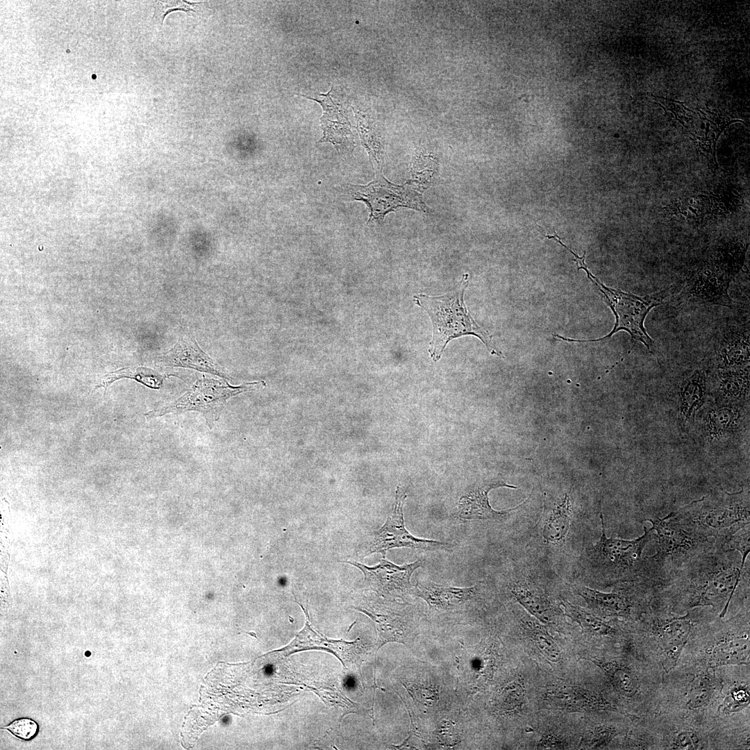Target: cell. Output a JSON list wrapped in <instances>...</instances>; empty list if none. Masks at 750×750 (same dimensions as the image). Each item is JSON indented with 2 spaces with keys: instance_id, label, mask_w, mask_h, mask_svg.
I'll list each match as a JSON object with an SVG mask.
<instances>
[{
  "instance_id": "obj_35",
  "label": "cell",
  "mask_w": 750,
  "mask_h": 750,
  "mask_svg": "<svg viewBox=\"0 0 750 750\" xmlns=\"http://www.w3.org/2000/svg\"><path fill=\"white\" fill-rule=\"evenodd\" d=\"M616 734V731L610 726H597L585 734L580 746L585 749H597L608 744Z\"/></svg>"
},
{
  "instance_id": "obj_31",
  "label": "cell",
  "mask_w": 750,
  "mask_h": 750,
  "mask_svg": "<svg viewBox=\"0 0 750 750\" xmlns=\"http://www.w3.org/2000/svg\"><path fill=\"white\" fill-rule=\"evenodd\" d=\"M739 410L729 406L711 408L706 415L704 429L714 439L735 431L739 425Z\"/></svg>"
},
{
  "instance_id": "obj_17",
  "label": "cell",
  "mask_w": 750,
  "mask_h": 750,
  "mask_svg": "<svg viewBox=\"0 0 750 750\" xmlns=\"http://www.w3.org/2000/svg\"><path fill=\"white\" fill-rule=\"evenodd\" d=\"M331 90L320 94V98L303 96L318 102L323 108L321 122L324 133L320 142H329L340 148L353 147L354 137L351 124L342 104L333 100Z\"/></svg>"
},
{
  "instance_id": "obj_37",
  "label": "cell",
  "mask_w": 750,
  "mask_h": 750,
  "mask_svg": "<svg viewBox=\"0 0 750 750\" xmlns=\"http://www.w3.org/2000/svg\"><path fill=\"white\" fill-rule=\"evenodd\" d=\"M749 704V690L747 686L735 688L724 699L722 709L724 712H735Z\"/></svg>"
},
{
  "instance_id": "obj_1",
  "label": "cell",
  "mask_w": 750,
  "mask_h": 750,
  "mask_svg": "<svg viewBox=\"0 0 750 750\" xmlns=\"http://www.w3.org/2000/svg\"><path fill=\"white\" fill-rule=\"evenodd\" d=\"M738 551L715 543L682 567L656 597L674 610L710 607L726 615L741 584L749 583V568Z\"/></svg>"
},
{
  "instance_id": "obj_13",
  "label": "cell",
  "mask_w": 750,
  "mask_h": 750,
  "mask_svg": "<svg viewBox=\"0 0 750 750\" xmlns=\"http://www.w3.org/2000/svg\"><path fill=\"white\" fill-rule=\"evenodd\" d=\"M358 568L364 575L362 585L383 597H401L411 593L412 573L423 565L424 560L397 565L383 558L379 563L369 567L356 561H343Z\"/></svg>"
},
{
  "instance_id": "obj_4",
  "label": "cell",
  "mask_w": 750,
  "mask_h": 750,
  "mask_svg": "<svg viewBox=\"0 0 750 750\" xmlns=\"http://www.w3.org/2000/svg\"><path fill=\"white\" fill-rule=\"evenodd\" d=\"M696 532L723 547L738 531L749 524V497L744 490L703 497L673 512Z\"/></svg>"
},
{
  "instance_id": "obj_3",
  "label": "cell",
  "mask_w": 750,
  "mask_h": 750,
  "mask_svg": "<svg viewBox=\"0 0 750 750\" xmlns=\"http://www.w3.org/2000/svg\"><path fill=\"white\" fill-rule=\"evenodd\" d=\"M656 533L658 547L655 554L644 557L641 577L659 585L669 578L692 559L715 544L677 519L673 512L663 518L651 517Z\"/></svg>"
},
{
  "instance_id": "obj_40",
  "label": "cell",
  "mask_w": 750,
  "mask_h": 750,
  "mask_svg": "<svg viewBox=\"0 0 750 750\" xmlns=\"http://www.w3.org/2000/svg\"><path fill=\"white\" fill-rule=\"evenodd\" d=\"M699 742L697 735L694 732L683 731L676 735L672 744V749L681 750L697 749L699 747Z\"/></svg>"
},
{
  "instance_id": "obj_10",
  "label": "cell",
  "mask_w": 750,
  "mask_h": 750,
  "mask_svg": "<svg viewBox=\"0 0 750 750\" xmlns=\"http://www.w3.org/2000/svg\"><path fill=\"white\" fill-rule=\"evenodd\" d=\"M407 490L397 487L395 501L385 524L374 533L364 556L379 553L385 558L386 553L395 548H410L424 551H452L454 544L446 542L419 538L413 536L405 526L403 507Z\"/></svg>"
},
{
  "instance_id": "obj_11",
  "label": "cell",
  "mask_w": 750,
  "mask_h": 750,
  "mask_svg": "<svg viewBox=\"0 0 750 750\" xmlns=\"http://www.w3.org/2000/svg\"><path fill=\"white\" fill-rule=\"evenodd\" d=\"M656 102L671 113L692 136L699 147L715 158L717 140L723 130L730 124L742 122L733 119L715 111L690 109L682 102L662 97L653 96Z\"/></svg>"
},
{
  "instance_id": "obj_32",
  "label": "cell",
  "mask_w": 750,
  "mask_h": 750,
  "mask_svg": "<svg viewBox=\"0 0 750 750\" xmlns=\"http://www.w3.org/2000/svg\"><path fill=\"white\" fill-rule=\"evenodd\" d=\"M522 626L545 658L554 662L560 660L561 652L558 645L542 626L533 619H524Z\"/></svg>"
},
{
  "instance_id": "obj_36",
  "label": "cell",
  "mask_w": 750,
  "mask_h": 750,
  "mask_svg": "<svg viewBox=\"0 0 750 750\" xmlns=\"http://www.w3.org/2000/svg\"><path fill=\"white\" fill-rule=\"evenodd\" d=\"M197 3H192L185 1H156L155 6L154 17L162 24L165 17L169 13L176 11L182 10L190 15L192 12H195V7L197 6Z\"/></svg>"
},
{
  "instance_id": "obj_22",
  "label": "cell",
  "mask_w": 750,
  "mask_h": 750,
  "mask_svg": "<svg viewBox=\"0 0 750 750\" xmlns=\"http://www.w3.org/2000/svg\"><path fill=\"white\" fill-rule=\"evenodd\" d=\"M361 142L376 171H381L384 159V138L378 122L368 110L353 108Z\"/></svg>"
},
{
  "instance_id": "obj_39",
  "label": "cell",
  "mask_w": 750,
  "mask_h": 750,
  "mask_svg": "<svg viewBox=\"0 0 750 750\" xmlns=\"http://www.w3.org/2000/svg\"><path fill=\"white\" fill-rule=\"evenodd\" d=\"M503 703L509 710L520 708L524 701V689L519 683H512L503 692Z\"/></svg>"
},
{
  "instance_id": "obj_38",
  "label": "cell",
  "mask_w": 750,
  "mask_h": 750,
  "mask_svg": "<svg viewBox=\"0 0 750 750\" xmlns=\"http://www.w3.org/2000/svg\"><path fill=\"white\" fill-rule=\"evenodd\" d=\"M3 728L22 740H29L37 735L39 727L38 724L31 719L20 718L13 721Z\"/></svg>"
},
{
  "instance_id": "obj_19",
  "label": "cell",
  "mask_w": 750,
  "mask_h": 750,
  "mask_svg": "<svg viewBox=\"0 0 750 750\" xmlns=\"http://www.w3.org/2000/svg\"><path fill=\"white\" fill-rule=\"evenodd\" d=\"M478 588V584L467 588H456L426 580L417 581L411 593L423 599L431 608L447 610L473 599Z\"/></svg>"
},
{
  "instance_id": "obj_18",
  "label": "cell",
  "mask_w": 750,
  "mask_h": 750,
  "mask_svg": "<svg viewBox=\"0 0 750 750\" xmlns=\"http://www.w3.org/2000/svg\"><path fill=\"white\" fill-rule=\"evenodd\" d=\"M545 700L551 706L567 712L618 709L603 697L590 691L570 685H553L545 694Z\"/></svg>"
},
{
  "instance_id": "obj_5",
  "label": "cell",
  "mask_w": 750,
  "mask_h": 750,
  "mask_svg": "<svg viewBox=\"0 0 750 750\" xmlns=\"http://www.w3.org/2000/svg\"><path fill=\"white\" fill-rule=\"evenodd\" d=\"M600 518V538L585 552V564L591 577L603 585H617L640 578L642 552L651 539V528L644 526L643 535L633 540L608 538L601 512Z\"/></svg>"
},
{
  "instance_id": "obj_12",
  "label": "cell",
  "mask_w": 750,
  "mask_h": 750,
  "mask_svg": "<svg viewBox=\"0 0 750 750\" xmlns=\"http://www.w3.org/2000/svg\"><path fill=\"white\" fill-rule=\"evenodd\" d=\"M732 278L730 272L714 265H704L688 279L678 300L731 308L734 301L729 297L728 290Z\"/></svg>"
},
{
  "instance_id": "obj_33",
  "label": "cell",
  "mask_w": 750,
  "mask_h": 750,
  "mask_svg": "<svg viewBox=\"0 0 750 750\" xmlns=\"http://www.w3.org/2000/svg\"><path fill=\"white\" fill-rule=\"evenodd\" d=\"M715 680L708 674L697 676L688 690V706L692 708L708 706L715 695Z\"/></svg>"
},
{
  "instance_id": "obj_26",
  "label": "cell",
  "mask_w": 750,
  "mask_h": 750,
  "mask_svg": "<svg viewBox=\"0 0 750 750\" xmlns=\"http://www.w3.org/2000/svg\"><path fill=\"white\" fill-rule=\"evenodd\" d=\"M607 676L614 688L626 697H634L639 690L637 676L627 667L615 661L591 659Z\"/></svg>"
},
{
  "instance_id": "obj_30",
  "label": "cell",
  "mask_w": 750,
  "mask_h": 750,
  "mask_svg": "<svg viewBox=\"0 0 750 750\" xmlns=\"http://www.w3.org/2000/svg\"><path fill=\"white\" fill-rule=\"evenodd\" d=\"M376 623L378 632V648L388 642H403L407 634L406 622L395 613L381 614L372 610L360 609Z\"/></svg>"
},
{
  "instance_id": "obj_20",
  "label": "cell",
  "mask_w": 750,
  "mask_h": 750,
  "mask_svg": "<svg viewBox=\"0 0 750 750\" xmlns=\"http://www.w3.org/2000/svg\"><path fill=\"white\" fill-rule=\"evenodd\" d=\"M165 366L190 367L226 378L218 365L192 339L182 338L161 359Z\"/></svg>"
},
{
  "instance_id": "obj_7",
  "label": "cell",
  "mask_w": 750,
  "mask_h": 750,
  "mask_svg": "<svg viewBox=\"0 0 750 750\" xmlns=\"http://www.w3.org/2000/svg\"><path fill=\"white\" fill-rule=\"evenodd\" d=\"M351 199L364 202L369 211L368 222H383L385 216L399 208L429 212L430 208L423 201L422 192L409 180L403 185H397L386 179L381 171L374 180L366 185H348Z\"/></svg>"
},
{
  "instance_id": "obj_41",
  "label": "cell",
  "mask_w": 750,
  "mask_h": 750,
  "mask_svg": "<svg viewBox=\"0 0 750 750\" xmlns=\"http://www.w3.org/2000/svg\"><path fill=\"white\" fill-rule=\"evenodd\" d=\"M562 747V740L552 735H547L543 738L538 745L540 749H560Z\"/></svg>"
},
{
  "instance_id": "obj_9",
  "label": "cell",
  "mask_w": 750,
  "mask_h": 750,
  "mask_svg": "<svg viewBox=\"0 0 750 750\" xmlns=\"http://www.w3.org/2000/svg\"><path fill=\"white\" fill-rule=\"evenodd\" d=\"M257 383L258 382L233 387L222 381L203 378L197 381L192 390L175 401L152 410L146 415L147 417H154L194 410L201 412L208 426H211L219 419L228 398L250 390L251 385Z\"/></svg>"
},
{
  "instance_id": "obj_29",
  "label": "cell",
  "mask_w": 750,
  "mask_h": 750,
  "mask_svg": "<svg viewBox=\"0 0 750 750\" xmlns=\"http://www.w3.org/2000/svg\"><path fill=\"white\" fill-rule=\"evenodd\" d=\"M562 605L566 615L590 635L612 636L617 631V629L612 624L580 606L574 605L567 601H563Z\"/></svg>"
},
{
  "instance_id": "obj_14",
  "label": "cell",
  "mask_w": 750,
  "mask_h": 750,
  "mask_svg": "<svg viewBox=\"0 0 750 750\" xmlns=\"http://www.w3.org/2000/svg\"><path fill=\"white\" fill-rule=\"evenodd\" d=\"M694 612L683 616L651 615L648 619L651 628L660 640L667 672L677 664L681 654L697 624Z\"/></svg>"
},
{
  "instance_id": "obj_27",
  "label": "cell",
  "mask_w": 750,
  "mask_h": 750,
  "mask_svg": "<svg viewBox=\"0 0 750 750\" xmlns=\"http://www.w3.org/2000/svg\"><path fill=\"white\" fill-rule=\"evenodd\" d=\"M571 505L567 495L550 512L542 530V535L548 542H562L568 533L571 521Z\"/></svg>"
},
{
  "instance_id": "obj_15",
  "label": "cell",
  "mask_w": 750,
  "mask_h": 750,
  "mask_svg": "<svg viewBox=\"0 0 750 750\" xmlns=\"http://www.w3.org/2000/svg\"><path fill=\"white\" fill-rule=\"evenodd\" d=\"M714 358L718 369L749 366V330L747 325L726 326L714 345Z\"/></svg>"
},
{
  "instance_id": "obj_24",
  "label": "cell",
  "mask_w": 750,
  "mask_h": 750,
  "mask_svg": "<svg viewBox=\"0 0 750 750\" xmlns=\"http://www.w3.org/2000/svg\"><path fill=\"white\" fill-rule=\"evenodd\" d=\"M749 639L735 636L715 645L709 653L708 667L715 668L731 665H749Z\"/></svg>"
},
{
  "instance_id": "obj_8",
  "label": "cell",
  "mask_w": 750,
  "mask_h": 750,
  "mask_svg": "<svg viewBox=\"0 0 750 750\" xmlns=\"http://www.w3.org/2000/svg\"><path fill=\"white\" fill-rule=\"evenodd\" d=\"M572 588L597 615L626 619L638 617L658 591L657 583L642 577L617 584L610 592L583 585H574Z\"/></svg>"
},
{
  "instance_id": "obj_16",
  "label": "cell",
  "mask_w": 750,
  "mask_h": 750,
  "mask_svg": "<svg viewBox=\"0 0 750 750\" xmlns=\"http://www.w3.org/2000/svg\"><path fill=\"white\" fill-rule=\"evenodd\" d=\"M501 487L517 488L501 481H491L478 485L459 499L453 513L454 517L467 521L499 519L517 509L522 503L515 508L503 510H497L492 508L489 502V492Z\"/></svg>"
},
{
  "instance_id": "obj_2",
  "label": "cell",
  "mask_w": 750,
  "mask_h": 750,
  "mask_svg": "<svg viewBox=\"0 0 750 750\" xmlns=\"http://www.w3.org/2000/svg\"><path fill=\"white\" fill-rule=\"evenodd\" d=\"M469 281V274L465 273L451 290L443 294L419 293L413 296L414 303L428 315L431 321L432 338L428 351L435 362L441 358L449 342L465 335L477 337L491 354L503 356L494 345L490 333L477 324L467 308L464 296Z\"/></svg>"
},
{
  "instance_id": "obj_28",
  "label": "cell",
  "mask_w": 750,
  "mask_h": 750,
  "mask_svg": "<svg viewBox=\"0 0 750 750\" xmlns=\"http://www.w3.org/2000/svg\"><path fill=\"white\" fill-rule=\"evenodd\" d=\"M438 159L432 152L419 150L412 158L409 181L422 192L431 186L438 175Z\"/></svg>"
},
{
  "instance_id": "obj_6",
  "label": "cell",
  "mask_w": 750,
  "mask_h": 750,
  "mask_svg": "<svg viewBox=\"0 0 750 750\" xmlns=\"http://www.w3.org/2000/svg\"><path fill=\"white\" fill-rule=\"evenodd\" d=\"M585 253L582 257L578 255L575 256L574 260L576 262L578 269H583L586 272L588 278L591 280L604 296L608 306L615 314L616 322L610 333L602 338L591 340H575L564 338V340L572 342L604 340L610 338L617 331L624 330L627 331L633 340L642 342L648 350H651L652 340L645 330L644 322L649 311L653 308L660 305L663 299L668 296L669 289L641 297L606 287L588 269L585 263Z\"/></svg>"
},
{
  "instance_id": "obj_25",
  "label": "cell",
  "mask_w": 750,
  "mask_h": 750,
  "mask_svg": "<svg viewBox=\"0 0 750 750\" xmlns=\"http://www.w3.org/2000/svg\"><path fill=\"white\" fill-rule=\"evenodd\" d=\"M511 592L517 601L531 615L544 624L553 622L556 610L540 591L522 583H513Z\"/></svg>"
},
{
  "instance_id": "obj_34",
  "label": "cell",
  "mask_w": 750,
  "mask_h": 750,
  "mask_svg": "<svg viewBox=\"0 0 750 750\" xmlns=\"http://www.w3.org/2000/svg\"><path fill=\"white\" fill-rule=\"evenodd\" d=\"M123 377L135 378L152 388H158L162 381V378L156 372L142 367L138 368L136 372H133L128 369H124V370L113 373L109 376V378L105 383L109 384L117 378Z\"/></svg>"
},
{
  "instance_id": "obj_21",
  "label": "cell",
  "mask_w": 750,
  "mask_h": 750,
  "mask_svg": "<svg viewBox=\"0 0 750 750\" xmlns=\"http://www.w3.org/2000/svg\"><path fill=\"white\" fill-rule=\"evenodd\" d=\"M709 382L719 399L731 402L741 401L749 395V366L717 369Z\"/></svg>"
},
{
  "instance_id": "obj_23",
  "label": "cell",
  "mask_w": 750,
  "mask_h": 750,
  "mask_svg": "<svg viewBox=\"0 0 750 750\" xmlns=\"http://www.w3.org/2000/svg\"><path fill=\"white\" fill-rule=\"evenodd\" d=\"M708 378L703 369H696L685 374L678 386L681 412L686 419L703 403L708 388Z\"/></svg>"
}]
</instances>
